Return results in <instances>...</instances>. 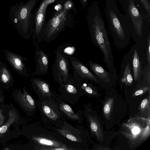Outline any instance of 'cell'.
Returning <instances> with one entry per match:
<instances>
[{
  "label": "cell",
  "mask_w": 150,
  "mask_h": 150,
  "mask_svg": "<svg viewBox=\"0 0 150 150\" xmlns=\"http://www.w3.org/2000/svg\"><path fill=\"white\" fill-rule=\"evenodd\" d=\"M34 134L31 139L34 149L36 150H69L73 149L65 140L52 127L42 122L35 124Z\"/></svg>",
  "instance_id": "obj_1"
},
{
  "label": "cell",
  "mask_w": 150,
  "mask_h": 150,
  "mask_svg": "<svg viewBox=\"0 0 150 150\" xmlns=\"http://www.w3.org/2000/svg\"><path fill=\"white\" fill-rule=\"evenodd\" d=\"M91 40L103 54V60L108 69L116 75L113 64L110 43L103 21L96 16L90 30Z\"/></svg>",
  "instance_id": "obj_2"
},
{
  "label": "cell",
  "mask_w": 150,
  "mask_h": 150,
  "mask_svg": "<svg viewBox=\"0 0 150 150\" xmlns=\"http://www.w3.org/2000/svg\"><path fill=\"white\" fill-rule=\"evenodd\" d=\"M37 0L17 3L11 7L9 16L14 25L25 33H29L31 12Z\"/></svg>",
  "instance_id": "obj_3"
},
{
  "label": "cell",
  "mask_w": 150,
  "mask_h": 150,
  "mask_svg": "<svg viewBox=\"0 0 150 150\" xmlns=\"http://www.w3.org/2000/svg\"><path fill=\"white\" fill-rule=\"evenodd\" d=\"M35 102L43 123L51 127H60L63 125L65 119L59 111L54 99L42 101L39 100Z\"/></svg>",
  "instance_id": "obj_4"
},
{
  "label": "cell",
  "mask_w": 150,
  "mask_h": 150,
  "mask_svg": "<svg viewBox=\"0 0 150 150\" xmlns=\"http://www.w3.org/2000/svg\"><path fill=\"white\" fill-rule=\"evenodd\" d=\"M67 10L65 8L56 13L49 20L41 35V41L50 42L54 41L66 25Z\"/></svg>",
  "instance_id": "obj_5"
},
{
  "label": "cell",
  "mask_w": 150,
  "mask_h": 150,
  "mask_svg": "<svg viewBox=\"0 0 150 150\" xmlns=\"http://www.w3.org/2000/svg\"><path fill=\"white\" fill-rule=\"evenodd\" d=\"M55 59L52 65V74L55 81L60 84L67 81L70 69L69 58L55 51Z\"/></svg>",
  "instance_id": "obj_6"
},
{
  "label": "cell",
  "mask_w": 150,
  "mask_h": 150,
  "mask_svg": "<svg viewBox=\"0 0 150 150\" xmlns=\"http://www.w3.org/2000/svg\"><path fill=\"white\" fill-rule=\"evenodd\" d=\"M58 89L59 96L63 100L74 105L77 103L82 91L70 74L67 81L60 84Z\"/></svg>",
  "instance_id": "obj_7"
},
{
  "label": "cell",
  "mask_w": 150,
  "mask_h": 150,
  "mask_svg": "<svg viewBox=\"0 0 150 150\" xmlns=\"http://www.w3.org/2000/svg\"><path fill=\"white\" fill-rule=\"evenodd\" d=\"M70 63L73 71V77L79 85L84 80L96 81L98 79L83 63L74 56L69 57Z\"/></svg>",
  "instance_id": "obj_8"
},
{
  "label": "cell",
  "mask_w": 150,
  "mask_h": 150,
  "mask_svg": "<svg viewBox=\"0 0 150 150\" xmlns=\"http://www.w3.org/2000/svg\"><path fill=\"white\" fill-rule=\"evenodd\" d=\"M32 87L39 100L45 101L54 99L56 92L54 91L51 85L40 78H33L31 80Z\"/></svg>",
  "instance_id": "obj_9"
},
{
  "label": "cell",
  "mask_w": 150,
  "mask_h": 150,
  "mask_svg": "<svg viewBox=\"0 0 150 150\" xmlns=\"http://www.w3.org/2000/svg\"><path fill=\"white\" fill-rule=\"evenodd\" d=\"M110 11V17L113 28L115 32V35L113 38L115 43L116 45L119 47L120 43L122 45V47H125L128 44L127 42H129L127 40V39L126 38L122 27L117 16L113 12L111 11Z\"/></svg>",
  "instance_id": "obj_10"
},
{
  "label": "cell",
  "mask_w": 150,
  "mask_h": 150,
  "mask_svg": "<svg viewBox=\"0 0 150 150\" xmlns=\"http://www.w3.org/2000/svg\"><path fill=\"white\" fill-rule=\"evenodd\" d=\"M58 108L63 117L65 119L80 122L81 118L79 112H75L71 107L63 100L56 92L54 97Z\"/></svg>",
  "instance_id": "obj_11"
},
{
  "label": "cell",
  "mask_w": 150,
  "mask_h": 150,
  "mask_svg": "<svg viewBox=\"0 0 150 150\" xmlns=\"http://www.w3.org/2000/svg\"><path fill=\"white\" fill-rule=\"evenodd\" d=\"M34 58L36 59V63L34 75H40L47 74L49 64L48 58L44 50L40 49L38 43H36V45Z\"/></svg>",
  "instance_id": "obj_12"
},
{
  "label": "cell",
  "mask_w": 150,
  "mask_h": 150,
  "mask_svg": "<svg viewBox=\"0 0 150 150\" xmlns=\"http://www.w3.org/2000/svg\"><path fill=\"white\" fill-rule=\"evenodd\" d=\"M128 10L134 29L138 35L141 37L143 17L135 6L133 0L129 1Z\"/></svg>",
  "instance_id": "obj_13"
},
{
  "label": "cell",
  "mask_w": 150,
  "mask_h": 150,
  "mask_svg": "<svg viewBox=\"0 0 150 150\" xmlns=\"http://www.w3.org/2000/svg\"><path fill=\"white\" fill-rule=\"evenodd\" d=\"M89 66L92 71L98 79L102 81L108 82L110 81L112 77H117L116 75L112 72L108 71L101 65L92 61L87 62Z\"/></svg>",
  "instance_id": "obj_14"
},
{
  "label": "cell",
  "mask_w": 150,
  "mask_h": 150,
  "mask_svg": "<svg viewBox=\"0 0 150 150\" xmlns=\"http://www.w3.org/2000/svg\"><path fill=\"white\" fill-rule=\"evenodd\" d=\"M17 98L20 104L26 111L33 115L35 113L36 109V103L25 88L23 89V93L21 92L18 93Z\"/></svg>",
  "instance_id": "obj_15"
},
{
  "label": "cell",
  "mask_w": 150,
  "mask_h": 150,
  "mask_svg": "<svg viewBox=\"0 0 150 150\" xmlns=\"http://www.w3.org/2000/svg\"><path fill=\"white\" fill-rule=\"evenodd\" d=\"M122 63L119 77L122 82L131 83L133 81L130 67V57L125 55Z\"/></svg>",
  "instance_id": "obj_16"
},
{
  "label": "cell",
  "mask_w": 150,
  "mask_h": 150,
  "mask_svg": "<svg viewBox=\"0 0 150 150\" xmlns=\"http://www.w3.org/2000/svg\"><path fill=\"white\" fill-rule=\"evenodd\" d=\"M132 61L134 79L135 81H139L142 76V69L141 61L136 48L133 52Z\"/></svg>",
  "instance_id": "obj_17"
},
{
  "label": "cell",
  "mask_w": 150,
  "mask_h": 150,
  "mask_svg": "<svg viewBox=\"0 0 150 150\" xmlns=\"http://www.w3.org/2000/svg\"><path fill=\"white\" fill-rule=\"evenodd\" d=\"M55 51L69 58L74 56L76 52V48L71 44L65 43L58 47Z\"/></svg>",
  "instance_id": "obj_18"
},
{
  "label": "cell",
  "mask_w": 150,
  "mask_h": 150,
  "mask_svg": "<svg viewBox=\"0 0 150 150\" xmlns=\"http://www.w3.org/2000/svg\"><path fill=\"white\" fill-rule=\"evenodd\" d=\"M18 116L14 109L10 110L8 113V119L6 123L0 127V136L5 133L13 123L18 119Z\"/></svg>",
  "instance_id": "obj_19"
},
{
  "label": "cell",
  "mask_w": 150,
  "mask_h": 150,
  "mask_svg": "<svg viewBox=\"0 0 150 150\" xmlns=\"http://www.w3.org/2000/svg\"><path fill=\"white\" fill-rule=\"evenodd\" d=\"M8 58L16 69L20 71L23 70L24 65L19 58L12 54L9 53Z\"/></svg>",
  "instance_id": "obj_20"
},
{
  "label": "cell",
  "mask_w": 150,
  "mask_h": 150,
  "mask_svg": "<svg viewBox=\"0 0 150 150\" xmlns=\"http://www.w3.org/2000/svg\"><path fill=\"white\" fill-rule=\"evenodd\" d=\"M55 0H44L41 3L36 13L46 12L47 6L54 2Z\"/></svg>",
  "instance_id": "obj_21"
},
{
  "label": "cell",
  "mask_w": 150,
  "mask_h": 150,
  "mask_svg": "<svg viewBox=\"0 0 150 150\" xmlns=\"http://www.w3.org/2000/svg\"><path fill=\"white\" fill-rule=\"evenodd\" d=\"M1 74V79L4 83H7L9 81L10 79L9 74L5 68L3 69Z\"/></svg>",
  "instance_id": "obj_22"
},
{
  "label": "cell",
  "mask_w": 150,
  "mask_h": 150,
  "mask_svg": "<svg viewBox=\"0 0 150 150\" xmlns=\"http://www.w3.org/2000/svg\"><path fill=\"white\" fill-rule=\"evenodd\" d=\"M148 46L146 52V56L148 63H150V38L149 36L148 39Z\"/></svg>",
  "instance_id": "obj_23"
},
{
  "label": "cell",
  "mask_w": 150,
  "mask_h": 150,
  "mask_svg": "<svg viewBox=\"0 0 150 150\" xmlns=\"http://www.w3.org/2000/svg\"><path fill=\"white\" fill-rule=\"evenodd\" d=\"M143 4L144 8L147 11L149 12L150 11V6L147 0H139Z\"/></svg>",
  "instance_id": "obj_24"
},
{
  "label": "cell",
  "mask_w": 150,
  "mask_h": 150,
  "mask_svg": "<svg viewBox=\"0 0 150 150\" xmlns=\"http://www.w3.org/2000/svg\"><path fill=\"white\" fill-rule=\"evenodd\" d=\"M5 119V116L3 114V110L0 109V127L4 124Z\"/></svg>",
  "instance_id": "obj_25"
},
{
  "label": "cell",
  "mask_w": 150,
  "mask_h": 150,
  "mask_svg": "<svg viewBox=\"0 0 150 150\" xmlns=\"http://www.w3.org/2000/svg\"><path fill=\"white\" fill-rule=\"evenodd\" d=\"M72 6V4L71 2L68 1L64 5V8L67 10L69 9Z\"/></svg>",
  "instance_id": "obj_26"
},
{
  "label": "cell",
  "mask_w": 150,
  "mask_h": 150,
  "mask_svg": "<svg viewBox=\"0 0 150 150\" xmlns=\"http://www.w3.org/2000/svg\"><path fill=\"white\" fill-rule=\"evenodd\" d=\"M91 128L92 131L94 132L96 131L98 129V127L96 124L94 122H93L91 125Z\"/></svg>",
  "instance_id": "obj_27"
},
{
  "label": "cell",
  "mask_w": 150,
  "mask_h": 150,
  "mask_svg": "<svg viewBox=\"0 0 150 150\" xmlns=\"http://www.w3.org/2000/svg\"><path fill=\"white\" fill-rule=\"evenodd\" d=\"M104 112L106 114L108 113L110 111V105L107 104L105 105L104 107Z\"/></svg>",
  "instance_id": "obj_28"
},
{
  "label": "cell",
  "mask_w": 150,
  "mask_h": 150,
  "mask_svg": "<svg viewBox=\"0 0 150 150\" xmlns=\"http://www.w3.org/2000/svg\"><path fill=\"white\" fill-rule=\"evenodd\" d=\"M132 132L133 134H135L139 133L140 132L139 128L137 127H135L132 129Z\"/></svg>",
  "instance_id": "obj_29"
},
{
  "label": "cell",
  "mask_w": 150,
  "mask_h": 150,
  "mask_svg": "<svg viewBox=\"0 0 150 150\" xmlns=\"http://www.w3.org/2000/svg\"><path fill=\"white\" fill-rule=\"evenodd\" d=\"M147 100L146 99H144L143 100L141 103V108H144L147 104Z\"/></svg>",
  "instance_id": "obj_30"
},
{
  "label": "cell",
  "mask_w": 150,
  "mask_h": 150,
  "mask_svg": "<svg viewBox=\"0 0 150 150\" xmlns=\"http://www.w3.org/2000/svg\"><path fill=\"white\" fill-rule=\"evenodd\" d=\"M143 92L144 91L143 90L141 89L135 92L134 94L136 96H138L139 95L142 94L143 93Z\"/></svg>",
  "instance_id": "obj_31"
},
{
  "label": "cell",
  "mask_w": 150,
  "mask_h": 150,
  "mask_svg": "<svg viewBox=\"0 0 150 150\" xmlns=\"http://www.w3.org/2000/svg\"><path fill=\"white\" fill-rule=\"evenodd\" d=\"M62 6L61 4H58L55 7V8L57 11H60L62 8Z\"/></svg>",
  "instance_id": "obj_32"
},
{
  "label": "cell",
  "mask_w": 150,
  "mask_h": 150,
  "mask_svg": "<svg viewBox=\"0 0 150 150\" xmlns=\"http://www.w3.org/2000/svg\"><path fill=\"white\" fill-rule=\"evenodd\" d=\"M2 100H3V98L2 97H0V102L2 101Z\"/></svg>",
  "instance_id": "obj_33"
},
{
  "label": "cell",
  "mask_w": 150,
  "mask_h": 150,
  "mask_svg": "<svg viewBox=\"0 0 150 150\" xmlns=\"http://www.w3.org/2000/svg\"><path fill=\"white\" fill-rule=\"evenodd\" d=\"M86 0H83V1L84 3L86 2Z\"/></svg>",
  "instance_id": "obj_34"
},
{
  "label": "cell",
  "mask_w": 150,
  "mask_h": 150,
  "mask_svg": "<svg viewBox=\"0 0 150 150\" xmlns=\"http://www.w3.org/2000/svg\"><path fill=\"white\" fill-rule=\"evenodd\" d=\"M5 149V150H10V149H8V148H5V149Z\"/></svg>",
  "instance_id": "obj_35"
}]
</instances>
